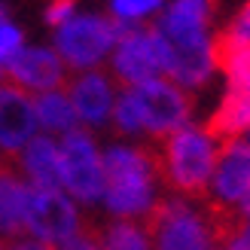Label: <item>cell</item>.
I'll return each mask as SVG.
<instances>
[{"instance_id":"obj_1","label":"cell","mask_w":250,"mask_h":250,"mask_svg":"<svg viewBox=\"0 0 250 250\" xmlns=\"http://www.w3.org/2000/svg\"><path fill=\"white\" fill-rule=\"evenodd\" d=\"M214 0H165L149 24L162 46L165 80L198 95L220 77V40L214 31Z\"/></svg>"},{"instance_id":"obj_2","label":"cell","mask_w":250,"mask_h":250,"mask_svg":"<svg viewBox=\"0 0 250 250\" xmlns=\"http://www.w3.org/2000/svg\"><path fill=\"white\" fill-rule=\"evenodd\" d=\"M165 186L159 177L156 149L137 141L104 144V195L101 220H141L146 223L165 198Z\"/></svg>"},{"instance_id":"obj_3","label":"cell","mask_w":250,"mask_h":250,"mask_svg":"<svg viewBox=\"0 0 250 250\" xmlns=\"http://www.w3.org/2000/svg\"><path fill=\"white\" fill-rule=\"evenodd\" d=\"M195 119V95L183 92L171 80L159 77L153 83L119 89L110 131L119 141H137L156 146L168 134Z\"/></svg>"},{"instance_id":"obj_4","label":"cell","mask_w":250,"mask_h":250,"mask_svg":"<svg viewBox=\"0 0 250 250\" xmlns=\"http://www.w3.org/2000/svg\"><path fill=\"white\" fill-rule=\"evenodd\" d=\"M220 146L223 137L202 119L186 122L183 128L168 134L165 141H159L153 149H156V165L165 192L183 198H205Z\"/></svg>"},{"instance_id":"obj_5","label":"cell","mask_w":250,"mask_h":250,"mask_svg":"<svg viewBox=\"0 0 250 250\" xmlns=\"http://www.w3.org/2000/svg\"><path fill=\"white\" fill-rule=\"evenodd\" d=\"M156 250H220L229 223L210 210L205 198L165 195L146 220Z\"/></svg>"},{"instance_id":"obj_6","label":"cell","mask_w":250,"mask_h":250,"mask_svg":"<svg viewBox=\"0 0 250 250\" xmlns=\"http://www.w3.org/2000/svg\"><path fill=\"white\" fill-rule=\"evenodd\" d=\"M119 24L101 12H77L52 34V49L70 73L107 67L110 52L119 40Z\"/></svg>"},{"instance_id":"obj_7","label":"cell","mask_w":250,"mask_h":250,"mask_svg":"<svg viewBox=\"0 0 250 250\" xmlns=\"http://www.w3.org/2000/svg\"><path fill=\"white\" fill-rule=\"evenodd\" d=\"M61 189L83 210H98L104 195V144L92 131H70L58 141Z\"/></svg>"},{"instance_id":"obj_8","label":"cell","mask_w":250,"mask_h":250,"mask_svg":"<svg viewBox=\"0 0 250 250\" xmlns=\"http://www.w3.org/2000/svg\"><path fill=\"white\" fill-rule=\"evenodd\" d=\"M89 229V210H83L64 189H34L31 186L28 235L24 238L58 250Z\"/></svg>"},{"instance_id":"obj_9","label":"cell","mask_w":250,"mask_h":250,"mask_svg":"<svg viewBox=\"0 0 250 250\" xmlns=\"http://www.w3.org/2000/svg\"><path fill=\"white\" fill-rule=\"evenodd\" d=\"M107 73L119 83V89H134V85L153 83L165 77L162 64V46L153 28H128L119 31V40L110 52Z\"/></svg>"},{"instance_id":"obj_10","label":"cell","mask_w":250,"mask_h":250,"mask_svg":"<svg viewBox=\"0 0 250 250\" xmlns=\"http://www.w3.org/2000/svg\"><path fill=\"white\" fill-rule=\"evenodd\" d=\"M247 195H250V146L244 141H223L210 183L205 189V202L210 205L214 214H220L229 223Z\"/></svg>"},{"instance_id":"obj_11","label":"cell","mask_w":250,"mask_h":250,"mask_svg":"<svg viewBox=\"0 0 250 250\" xmlns=\"http://www.w3.org/2000/svg\"><path fill=\"white\" fill-rule=\"evenodd\" d=\"M64 92L73 104V113H77V122H80L83 131L98 134V131L110 128L113 107H116V98H119V83L107 73V67L70 73Z\"/></svg>"},{"instance_id":"obj_12","label":"cell","mask_w":250,"mask_h":250,"mask_svg":"<svg viewBox=\"0 0 250 250\" xmlns=\"http://www.w3.org/2000/svg\"><path fill=\"white\" fill-rule=\"evenodd\" d=\"M67 80H70V70L64 67V61L58 58L52 46H24L6 67V83L28 92L31 98L64 89Z\"/></svg>"},{"instance_id":"obj_13","label":"cell","mask_w":250,"mask_h":250,"mask_svg":"<svg viewBox=\"0 0 250 250\" xmlns=\"http://www.w3.org/2000/svg\"><path fill=\"white\" fill-rule=\"evenodd\" d=\"M37 134L34 98L12 83H0V159L12 162Z\"/></svg>"},{"instance_id":"obj_14","label":"cell","mask_w":250,"mask_h":250,"mask_svg":"<svg viewBox=\"0 0 250 250\" xmlns=\"http://www.w3.org/2000/svg\"><path fill=\"white\" fill-rule=\"evenodd\" d=\"M31 186L12 165H0V244H12L28 235Z\"/></svg>"},{"instance_id":"obj_15","label":"cell","mask_w":250,"mask_h":250,"mask_svg":"<svg viewBox=\"0 0 250 250\" xmlns=\"http://www.w3.org/2000/svg\"><path fill=\"white\" fill-rule=\"evenodd\" d=\"M12 168L34 189H61V149L55 137L37 134L34 141L12 159Z\"/></svg>"},{"instance_id":"obj_16","label":"cell","mask_w":250,"mask_h":250,"mask_svg":"<svg viewBox=\"0 0 250 250\" xmlns=\"http://www.w3.org/2000/svg\"><path fill=\"white\" fill-rule=\"evenodd\" d=\"M34 116H37V128L46 137H55L61 141L64 134L77 131L80 122L77 113H73V104L64 89H55V92H43L34 98Z\"/></svg>"},{"instance_id":"obj_17","label":"cell","mask_w":250,"mask_h":250,"mask_svg":"<svg viewBox=\"0 0 250 250\" xmlns=\"http://www.w3.org/2000/svg\"><path fill=\"white\" fill-rule=\"evenodd\" d=\"M92 235L101 250H156L149 223L141 220H101Z\"/></svg>"},{"instance_id":"obj_18","label":"cell","mask_w":250,"mask_h":250,"mask_svg":"<svg viewBox=\"0 0 250 250\" xmlns=\"http://www.w3.org/2000/svg\"><path fill=\"white\" fill-rule=\"evenodd\" d=\"M220 77H223V92L250 98V43L247 46L220 43Z\"/></svg>"},{"instance_id":"obj_19","label":"cell","mask_w":250,"mask_h":250,"mask_svg":"<svg viewBox=\"0 0 250 250\" xmlns=\"http://www.w3.org/2000/svg\"><path fill=\"white\" fill-rule=\"evenodd\" d=\"M165 0H107V19L116 21L122 31L128 28H149L156 19Z\"/></svg>"},{"instance_id":"obj_20","label":"cell","mask_w":250,"mask_h":250,"mask_svg":"<svg viewBox=\"0 0 250 250\" xmlns=\"http://www.w3.org/2000/svg\"><path fill=\"white\" fill-rule=\"evenodd\" d=\"M223 46H247L250 43V3H244L235 16L226 21V28L217 34Z\"/></svg>"},{"instance_id":"obj_21","label":"cell","mask_w":250,"mask_h":250,"mask_svg":"<svg viewBox=\"0 0 250 250\" xmlns=\"http://www.w3.org/2000/svg\"><path fill=\"white\" fill-rule=\"evenodd\" d=\"M24 46H28V40H24V31L19 28L16 21L9 19V21L0 24V67L6 70L12 64V58H16Z\"/></svg>"},{"instance_id":"obj_22","label":"cell","mask_w":250,"mask_h":250,"mask_svg":"<svg viewBox=\"0 0 250 250\" xmlns=\"http://www.w3.org/2000/svg\"><path fill=\"white\" fill-rule=\"evenodd\" d=\"M80 12V6H77V0H49L46 3V9H43V19H46V24L49 28H61L64 21H70L73 16Z\"/></svg>"},{"instance_id":"obj_23","label":"cell","mask_w":250,"mask_h":250,"mask_svg":"<svg viewBox=\"0 0 250 250\" xmlns=\"http://www.w3.org/2000/svg\"><path fill=\"white\" fill-rule=\"evenodd\" d=\"M220 250H250V232L229 223L226 232H223V241H220Z\"/></svg>"},{"instance_id":"obj_24","label":"cell","mask_w":250,"mask_h":250,"mask_svg":"<svg viewBox=\"0 0 250 250\" xmlns=\"http://www.w3.org/2000/svg\"><path fill=\"white\" fill-rule=\"evenodd\" d=\"M229 223H235V226H241V229H247V232H250V195L244 198V205L235 210V217H232Z\"/></svg>"},{"instance_id":"obj_25","label":"cell","mask_w":250,"mask_h":250,"mask_svg":"<svg viewBox=\"0 0 250 250\" xmlns=\"http://www.w3.org/2000/svg\"><path fill=\"white\" fill-rule=\"evenodd\" d=\"M6 250H52V247H46L40 241H31V238H19V241L6 244Z\"/></svg>"},{"instance_id":"obj_26","label":"cell","mask_w":250,"mask_h":250,"mask_svg":"<svg viewBox=\"0 0 250 250\" xmlns=\"http://www.w3.org/2000/svg\"><path fill=\"white\" fill-rule=\"evenodd\" d=\"M3 21H9V9H6L3 0H0V24H3Z\"/></svg>"},{"instance_id":"obj_27","label":"cell","mask_w":250,"mask_h":250,"mask_svg":"<svg viewBox=\"0 0 250 250\" xmlns=\"http://www.w3.org/2000/svg\"><path fill=\"white\" fill-rule=\"evenodd\" d=\"M238 141H244V144L250 146V119H247V125H244V131H241V137H238Z\"/></svg>"},{"instance_id":"obj_28","label":"cell","mask_w":250,"mask_h":250,"mask_svg":"<svg viewBox=\"0 0 250 250\" xmlns=\"http://www.w3.org/2000/svg\"><path fill=\"white\" fill-rule=\"evenodd\" d=\"M0 250H6V244H0Z\"/></svg>"},{"instance_id":"obj_29","label":"cell","mask_w":250,"mask_h":250,"mask_svg":"<svg viewBox=\"0 0 250 250\" xmlns=\"http://www.w3.org/2000/svg\"><path fill=\"white\" fill-rule=\"evenodd\" d=\"M247 3H250V0H247Z\"/></svg>"}]
</instances>
